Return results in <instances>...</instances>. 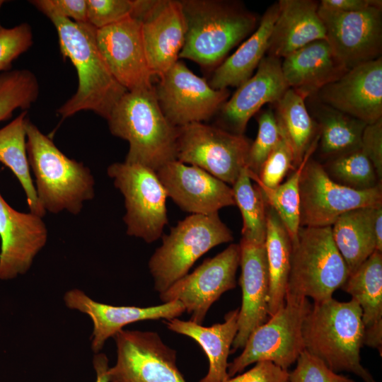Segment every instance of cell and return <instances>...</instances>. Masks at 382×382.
<instances>
[{
  "label": "cell",
  "mask_w": 382,
  "mask_h": 382,
  "mask_svg": "<svg viewBox=\"0 0 382 382\" xmlns=\"http://www.w3.org/2000/svg\"><path fill=\"white\" fill-rule=\"evenodd\" d=\"M167 196L191 214H209L236 205L232 187L205 170L177 160L156 171Z\"/></svg>",
  "instance_id": "obj_19"
},
{
  "label": "cell",
  "mask_w": 382,
  "mask_h": 382,
  "mask_svg": "<svg viewBox=\"0 0 382 382\" xmlns=\"http://www.w3.org/2000/svg\"><path fill=\"white\" fill-rule=\"evenodd\" d=\"M39 95L35 75L28 69L5 71L0 74V122L8 119L16 109L26 110Z\"/></svg>",
  "instance_id": "obj_37"
},
{
  "label": "cell",
  "mask_w": 382,
  "mask_h": 382,
  "mask_svg": "<svg viewBox=\"0 0 382 382\" xmlns=\"http://www.w3.org/2000/svg\"><path fill=\"white\" fill-rule=\"evenodd\" d=\"M366 125L382 118L381 57L347 71L312 96Z\"/></svg>",
  "instance_id": "obj_18"
},
{
  "label": "cell",
  "mask_w": 382,
  "mask_h": 382,
  "mask_svg": "<svg viewBox=\"0 0 382 382\" xmlns=\"http://www.w3.org/2000/svg\"><path fill=\"white\" fill-rule=\"evenodd\" d=\"M64 301L69 308L85 313L91 319V349L95 354L128 324L146 320H170L185 312L178 301L149 307L118 306L98 302L79 289L66 291Z\"/></svg>",
  "instance_id": "obj_21"
},
{
  "label": "cell",
  "mask_w": 382,
  "mask_h": 382,
  "mask_svg": "<svg viewBox=\"0 0 382 382\" xmlns=\"http://www.w3.org/2000/svg\"><path fill=\"white\" fill-rule=\"evenodd\" d=\"M5 1L4 0H0V11H1V6H3V4H4ZM2 27V25H1L0 23V28Z\"/></svg>",
  "instance_id": "obj_49"
},
{
  "label": "cell",
  "mask_w": 382,
  "mask_h": 382,
  "mask_svg": "<svg viewBox=\"0 0 382 382\" xmlns=\"http://www.w3.org/2000/svg\"><path fill=\"white\" fill-rule=\"evenodd\" d=\"M278 12L277 2L267 9L253 34L215 69L209 82L212 88L221 90L238 87L252 76L267 51Z\"/></svg>",
  "instance_id": "obj_28"
},
{
  "label": "cell",
  "mask_w": 382,
  "mask_h": 382,
  "mask_svg": "<svg viewBox=\"0 0 382 382\" xmlns=\"http://www.w3.org/2000/svg\"><path fill=\"white\" fill-rule=\"evenodd\" d=\"M265 244L270 277L268 315L270 317L285 305L292 243L279 217L267 205Z\"/></svg>",
  "instance_id": "obj_32"
},
{
  "label": "cell",
  "mask_w": 382,
  "mask_h": 382,
  "mask_svg": "<svg viewBox=\"0 0 382 382\" xmlns=\"http://www.w3.org/2000/svg\"><path fill=\"white\" fill-rule=\"evenodd\" d=\"M107 121L111 134L129 143L125 162L156 171L176 160L178 127L163 115L154 86L127 91Z\"/></svg>",
  "instance_id": "obj_3"
},
{
  "label": "cell",
  "mask_w": 382,
  "mask_h": 382,
  "mask_svg": "<svg viewBox=\"0 0 382 382\" xmlns=\"http://www.w3.org/2000/svg\"><path fill=\"white\" fill-rule=\"evenodd\" d=\"M187 31L180 58L215 69L228 52L256 29L255 15L236 3L211 0L180 1Z\"/></svg>",
  "instance_id": "obj_5"
},
{
  "label": "cell",
  "mask_w": 382,
  "mask_h": 382,
  "mask_svg": "<svg viewBox=\"0 0 382 382\" xmlns=\"http://www.w3.org/2000/svg\"><path fill=\"white\" fill-rule=\"evenodd\" d=\"M26 149L38 201L45 212L79 214L95 196V180L83 163L69 158L29 120Z\"/></svg>",
  "instance_id": "obj_4"
},
{
  "label": "cell",
  "mask_w": 382,
  "mask_h": 382,
  "mask_svg": "<svg viewBox=\"0 0 382 382\" xmlns=\"http://www.w3.org/2000/svg\"><path fill=\"white\" fill-rule=\"evenodd\" d=\"M281 69L288 86L307 98L348 71L326 40L313 41L284 57Z\"/></svg>",
  "instance_id": "obj_25"
},
{
  "label": "cell",
  "mask_w": 382,
  "mask_h": 382,
  "mask_svg": "<svg viewBox=\"0 0 382 382\" xmlns=\"http://www.w3.org/2000/svg\"><path fill=\"white\" fill-rule=\"evenodd\" d=\"M117 360L110 382H186L176 364V352L157 332L121 330L114 337Z\"/></svg>",
  "instance_id": "obj_12"
},
{
  "label": "cell",
  "mask_w": 382,
  "mask_h": 382,
  "mask_svg": "<svg viewBox=\"0 0 382 382\" xmlns=\"http://www.w3.org/2000/svg\"><path fill=\"white\" fill-rule=\"evenodd\" d=\"M281 63V59L265 56L255 74L223 104L220 110L226 130L243 134L250 119L266 103H276L289 88Z\"/></svg>",
  "instance_id": "obj_23"
},
{
  "label": "cell",
  "mask_w": 382,
  "mask_h": 382,
  "mask_svg": "<svg viewBox=\"0 0 382 382\" xmlns=\"http://www.w3.org/2000/svg\"><path fill=\"white\" fill-rule=\"evenodd\" d=\"M135 18L141 21L142 36L154 76L161 77L177 61L187 25L180 1L139 0Z\"/></svg>",
  "instance_id": "obj_16"
},
{
  "label": "cell",
  "mask_w": 382,
  "mask_h": 382,
  "mask_svg": "<svg viewBox=\"0 0 382 382\" xmlns=\"http://www.w3.org/2000/svg\"><path fill=\"white\" fill-rule=\"evenodd\" d=\"M279 12L269 40L267 55L283 59L302 47L326 40L318 15L319 3L313 0H279Z\"/></svg>",
  "instance_id": "obj_24"
},
{
  "label": "cell",
  "mask_w": 382,
  "mask_h": 382,
  "mask_svg": "<svg viewBox=\"0 0 382 382\" xmlns=\"http://www.w3.org/2000/svg\"><path fill=\"white\" fill-rule=\"evenodd\" d=\"M312 111L318 130L320 154L327 158L361 149V136L366 124L325 105L313 97Z\"/></svg>",
  "instance_id": "obj_30"
},
{
  "label": "cell",
  "mask_w": 382,
  "mask_h": 382,
  "mask_svg": "<svg viewBox=\"0 0 382 382\" xmlns=\"http://www.w3.org/2000/svg\"><path fill=\"white\" fill-rule=\"evenodd\" d=\"M96 42L110 72L127 91L154 86L140 19L131 16L96 29Z\"/></svg>",
  "instance_id": "obj_17"
},
{
  "label": "cell",
  "mask_w": 382,
  "mask_h": 382,
  "mask_svg": "<svg viewBox=\"0 0 382 382\" xmlns=\"http://www.w3.org/2000/svg\"><path fill=\"white\" fill-rule=\"evenodd\" d=\"M93 366L96 375V382H110L108 375V359L103 353H96L93 359Z\"/></svg>",
  "instance_id": "obj_47"
},
{
  "label": "cell",
  "mask_w": 382,
  "mask_h": 382,
  "mask_svg": "<svg viewBox=\"0 0 382 382\" xmlns=\"http://www.w3.org/2000/svg\"><path fill=\"white\" fill-rule=\"evenodd\" d=\"M240 256V245H229L160 294L161 301H180L190 315V320L202 325L211 306L224 292L236 287Z\"/></svg>",
  "instance_id": "obj_13"
},
{
  "label": "cell",
  "mask_w": 382,
  "mask_h": 382,
  "mask_svg": "<svg viewBox=\"0 0 382 382\" xmlns=\"http://www.w3.org/2000/svg\"><path fill=\"white\" fill-rule=\"evenodd\" d=\"M295 369L289 372V382H356L329 369L320 359L303 350Z\"/></svg>",
  "instance_id": "obj_42"
},
{
  "label": "cell",
  "mask_w": 382,
  "mask_h": 382,
  "mask_svg": "<svg viewBox=\"0 0 382 382\" xmlns=\"http://www.w3.org/2000/svg\"><path fill=\"white\" fill-rule=\"evenodd\" d=\"M155 92L163 115L177 127L209 119L229 96L228 89H214L180 60L159 78Z\"/></svg>",
  "instance_id": "obj_14"
},
{
  "label": "cell",
  "mask_w": 382,
  "mask_h": 382,
  "mask_svg": "<svg viewBox=\"0 0 382 382\" xmlns=\"http://www.w3.org/2000/svg\"><path fill=\"white\" fill-rule=\"evenodd\" d=\"M256 139L251 143L246 163L250 173L258 175L265 161L281 139L274 111L269 108L257 117Z\"/></svg>",
  "instance_id": "obj_38"
},
{
  "label": "cell",
  "mask_w": 382,
  "mask_h": 382,
  "mask_svg": "<svg viewBox=\"0 0 382 382\" xmlns=\"http://www.w3.org/2000/svg\"><path fill=\"white\" fill-rule=\"evenodd\" d=\"M301 227L332 226L342 214L382 205V188L352 189L335 182L323 164L308 159L299 181Z\"/></svg>",
  "instance_id": "obj_11"
},
{
  "label": "cell",
  "mask_w": 382,
  "mask_h": 382,
  "mask_svg": "<svg viewBox=\"0 0 382 382\" xmlns=\"http://www.w3.org/2000/svg\"><path fill=\"white\" fill-rule=\"evenodd\" d=\"M161 238V245L149 262L154 289L159 294L188 274L194 263L209 250L233 240L219 212L190 214Z\"/></svg>",
  "instance_id": "obj_7"
},
{
  "label": "cell",
  "mask_w": 382,
  "mask_h": 382,
  "mask_svg": "<svg viewBox=\"0 0 382 382\" xmlns=\"http://www.w3.org/2000/svg\"><path fill=\"white\" fill-rule=\"evenodd\" d=\"M28 121L27 111L23 110L13 121L0 129V162L13 172L21 183L30 212L43 217L46 212L37 197L27 154Z\"/></svg>",
  "instance_id": "obj_33"
},
{
  "label": "cell",
  "mask_w": 382,
  "mask_h": 382,
  "mask_svg": "<svg viewBox=\"0 0 382 382\" xmlns=\"http://www.w3.org/2000/svg\"><path fill=\"white\" fill-rule=\"evenodd\" d=\"M30 2L49 19L63 18L76 23H87L86 0H33Z\"/></svg>",
  "instance_id": "obj_43"
},
{
  "label": "cell",
  "mask_w": 382,
  "mask_h": 382,
  "mask_svg": "<svg viewBox=\"0 0 382 382\" xmlns=\"http://www.w3.org/2000/svg\"><path fill=\"white\" fill-rule=\"evenodd\" d=\"M374 231L376 238V250L382 253V205L375 208Z\"/></svg>",
  "instance_id": "obj_48"
},
{
  "label": "cell",
  "mask_w": 382,
  "mask_h": 382,
  "mask_svg": "<svg viewBox=\"0 0 382 382\" xmlns=\"http://www.w3.org/2000/svg\"><path fill=\"white\" fill-rule=\"evenodd\" d=\"M323 166L329 177L343 186L366 190L381 185L371 161L361 149L330 158Z\"/></svg>",
  "instance_id": "obj_36"
},
{
  "label": "cell",
  "mask_w": 382,
  "mask_h": 382,
  "mask_svg": "<svg viewBox=\"0 0 382 382\" xmlns=\"http://www.w3.org/2000/svg\"><path fill=\"white\" fill-rule=\"evenodd\" d=\"M107 173L125 199L127 234L148 243L161 238L168 223V196L156 171L124 161L110 165Z\"/></svg>",
  "instance_id": "obj_8"
},
{
  "label": "cell",
  "mask_w": 382,
  "mask_h": 382,
  "mask_svg": "<svg viewBox=\"0 0 382 382\" xmlns=\"http://www.w3.org/2000/svg\"><path fill=\"white\" fill-rule=\"evenodd\" d=\"M265 243L241 239L239 284L242 303L239 308L238 331L232 352L243 348L251 332L265 323L268 315L270 277Z\"/></svg>",
  "instance_id": "obj_22"
},
{
  "label": "cell",
  "mask_w": 382,
  "mask_h": 382,
  "mask_svg": "<svg viewBox=\"0 0 382 382\" xmlns=\"http://www.w3.org/2000/svg\"><path fill=\"white\" fill-rule=\"evenodd\" d=\"M292 151L282 137L262 164L258 175L248 173L251 180L268 188H274L282 183L289 170H294Z\"/></svg>",
  "instance_id": "obj_39"
},
{
  "label": "cell",
  "mask_w": 382,
  "mask_h": 382,
  "mask_svg": "<svg viewBox=\"0 0 382 382\" xmlns=\"http://www.w3.org/2000/svg\"><path fill=\"white\" fill-rule=\"evenodd\" d=\"M286 382H289V381H286Z\"/></svg>",
  "instance_id": "obj_50"
},
{
  "label": "cell",
  "mask_w": 382,
  "mask_h": 382,
  "mask_svg": "<svg viewBox=\"0 0 382 382\" xmlns=\"http://www.w3.org/2000/svg\"><path fill=\"white\" fill-rule=\"evenodd\" d=\"M319 134L313 141L301 164L289 178L274 188H268L255 182L266 204L272 208L285 226L291 242L297 237L300 226L299 181L303 166L318 147Z\"/></svg>",
  "instance_id": "obj_34"
},
{
  "label": "cell",
  "mask_w": 382,
  "mask_h": 382,
  "mask_svg": "<svg viewBox=\"0 0 382 382\" xmlns=\"http://www.w3.org/2000/svg\"><path fill=\"white\" fill-rule=\"evenodd\" d=\"M251 141L243 134L203 122L178 127L176 160L233 185L246 168Z\"/></svg>",
  "instance_id": "obj_10"
},
{
  "label": "cell",
  "mask_w": 382,
  "mask_h": 382,
  "mask_svg": "<svg viewBox=\"0 0 382 382\" xmlns=\"http://www.w3.org/2000/svg\"><path fill=\"white\" fill-rule=\"evenodd\" d=\"M47 238L42 217L15 210L0 193V279L25 274Z\"/></svg>",
  "instance_id": "obj_20"
},
{
  "label": "cell",
  "mask_w": 382,
  "mask_h": 382,
  "mask_svg": "<svg viewBox=\"0 0 382 382\" xmlns=\"http://www.w3.org/2000/svg\"><path fill=\"white\" fill-rule=\"evenodd\" d=\"M87 23L100 29L134 16L137 0H86Z\"/></svg>",
  "instance_id": "obj_40"
},
{
  "label": "cell",
  "mask_w": 382,
  "mask_h": 382,
  "mask_svg": "<svg viewBox=\"0 0 382 382\" xmlns=\"http://www.w3.org/2000/svg\"><path fill=\"white\" fill-rule=\"evenodd\" d=\"M58 35L61 54L69 59L78 76L76 93L58 110L62 119L90 110L107 120L127 91L115 79L97 45L96 28L63 18L50 19Z\"/></svg>",
  "instance_id": "obj_1"
},
{
  "label": "cell",
  "mask_w": 382,
  "mask_h": 382,
  "mask_svg": "<svg viewBox=\"0 0 382 382\" xmlns=\"http://www.w3.org/2000/svg\"><path fill=\"white\" fill-rule=\"evenodd\" d=\"M285 301L282 308L251 332L242 353L228 365L229 378L260 361H271L284 370L296 361L305 349L302 327L311 303L307 298Z\"/></svg>",
  "instance_id": "obj_9"
},
{
  "label": "cell",
  "mask_w": 382,
  "mask_h": 382,
  "mask_svg": "<svg viewBox=\"0 0 382 382\" xmlns=\"http://www.w3.org/2000/svg\"><path fill=\"white\" fill-rule=\"evenodd\" d=\"M359 303L364 345L382 350V253L375 250L341 287Z\"/></svg>",
  "instance_id": "obj_26"
},
{
  "label": "cell",
  "mask_w": 382,
  "mask_h": 382,
  "mask_svg": "<svg viewBox=\"0 0 382 382\" xmlns=\"http://www.w3.org/2000/svg\"><path fill=\"white\" fill-rule=\"evenodd\" d=\"M238 312L239 308L229 311L223 323L209 327L177 318L164 321L170 330L191 337L205 352L209 369L199 382H224L229 378L228 357L238 331Z\"/></svg>",
  "instance_id": "obj_27"
},
{
  "label": "cell",
  "mask_w": 382,
  "mask_h": 382,
  "mask_svg": "<svg viewBox=\"0 0 382 382\" xmlns=\"http://www.w3.org/2000/svg\"><path fill=\"white\" fill-rule=\"evenodd\" d=\"M376 207H364L345 212L331 226L335 245L347 264L349 274L376 250L374 231Z\"/></svg>",
  "instance_id": "obj_29"
},
{
  "label": "cell",
  "mask_w": 382,
  "mask_h": 382,
  "mask_svg": "<svg viewBox=\"0 0 382 382\" xmlns=\"http://www.w3.org/2000/svg\"><path fill=\"white\" fill-rule=\"evenodd\" d=\"M304 349L336 373L347 371L364 382H377L361 364L364 329L361 310L352 299L313 303L302 327Z\"/></svg>",
  "instance_id": "obj_2"
},
{
  "label": "cell",
  "mask_w": 382,
  "mask_h": 382,
  "mask_svg": "<svg viewBox=\"0 0 382 382\" xmlns=\"http://www.w3.org/2000/svg\"><path fill=\"white\" fill-rule=\"evenodd\" d=\"M31 26L23 23L13 28H0V71H8L13 60L33 45Z\"/></svg>",
  "instance_id": "obj_41"
},
{
  "label": "cell",
  "mask_w": 382,
  "mask_h": 382,
  "mask_svg": "<svg viewBox=\"0 0 382 382\" xmlns=\"http://www.w3.org/2000/svg\"><path fill=\"white\" fill-rule=\"evenodd\" d=\"M319 6L323 8L354 12L363 11L371 7L382 8L381 0H321Z\"/></svg>",
  "instance_id": "obj_46"
},
{
  "label": "cell",
  "mask_w": 382,
  "mask_h": 382,
  "mask_svg": "<svg viewBox=\"0 0 382 382\" xmlns=\"http://www.w3.org/2000/svg\"><path fill=\"white\" fill-rule=\"evenodd\" d=\"M361 149L371 161L378 178H382V118L366 125L361 136Z\"/></svg>",
  "instance_id": "obj_45"
},
{
  "label": "cell",
  "mask_w": 382,
  "mask_h": 382,
  "mask_svg": "<svg viewBox=\"0 0 382 382\" xmlns=\"http://www.w3.org/2000/svg\"><path fill=\"white\" fill-rule=\"evenodd\" d=\"M291 243L285 301L311 298L317 303L332 298L349 272L335 245L331 226L300 227Z\"/></svg>",
  "instance_id": "obj_6"
},
{
  "label": "cell",
  "mask_w": 382,
  "mask_h": 382,
  "mask_svg": "<svg viewBox=\"0 0 382 382\" xmlns=\"http://www.w3.org/2000/svg\"><path fill=\"white\" fill-rule=\"evenodd\" d=\"M326 40L347 69L381 57L382 8L342 12L318 7Z\"/></svg>",
  "instance_id": "obj_15"
},
{
  "label": "cell",
  "mask_w": 382,
  "mask_h": 382,
  "mask_svg": "<svg viewBox=\"0 0 382 382\" xmlns=\"http://www.w3.org/2000/svg\"><path fill=\"white\" fill-rule=\"evenodd\" d=\"M236 205L240 209L243 227L242 238L265 243L267 228V204L260 188L253 185L244 168L232 185Z\"/></svg>",
  "instance_id": "obj_35"
},
{
  "label": "cell",
  "mask_w": 382,
  "mask_h": 382,
  "mask_svg": "<svg viewBox=\"0 0 382 382\" xmlns=\"http://www.w3.org/2000/svg\"><path fill=\"white\" fill-rule=\"evenodd\" d=\"M289 378L288 370H284L269 361H260L248 371L224 382H286Z\"/></svg>",
  "instance_id": "obj_44"
},
{
  "label": "cell",
  "mask_w": 382,
  "mask_h": 382,
  "mask_svg": "<svg viewBox=\"0 0 382 382\" xmlns=\"http://www.w3.org/2000/svg\"><path fill=\"white\" fill-rule=\"evenodd\" d=\"M306 99L303 93L289 88L274 103L279 130L292 151L295 169L318 134L317 125L306 108Z\"/></svg>",
  "instance_id": "obj_31"
}]
</instances>
